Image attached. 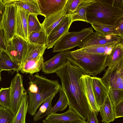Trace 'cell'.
<instances>
[{
  "mask_svg": "<svg viewBox=\"0 0 123 123\" xmlns=\"http://www.w3.org/2000/svg\"><path fill=\"white\" fill-rule=\"evenodd\" d=\"M56 73L60 79L69 108L73 110L82 119L86 120L92 110L81 78L84 74L82 71L70 62Z\"/></svg>",
  "mask_w": 123,
  "mask_h": 123,
  "instance_id": "6da1fadb",
  "label": "cell"
},
{
  "mask_svg": "<svg viewBox=\"0 0 123 123\" xmlns=\"http://www.w3.org/2000/svg\"><path fill=\"white\" fill-rule=\"evenodd\" d=\"M27 90L29 97L28 112L34 116L40 106L49 98L62 89L58 80L49 79L37 73L29 75Z\"/></svg>",
  "mask_w": 123,
  "mask_h": 123,
  "instance_id": "7a4b0ae2",
  "label": "cell"
},
{
  "mask_svg": "<svg viewBox=\"0 0 123 123\" xmlns=\"http://www.w3.org/2000/svg\"><path fill=\"white\" fill-rule=\"evenodd\" d=\"M67 59L82 70L84 74L96 76L105 70L108 55L88 53L79 49L64 51Z\"/></svg>",
  "mask_w": 123,
  "mask_h": 123,
  "instance_id": "3957f363",
  "label": "cell"
},
{
  "mask_svg": "<svg viewBox=\"0 0 123 123\" xmlns=\"http://www.w3.org/2000/svg\"><path fill=\"white\" fill-rule=\"evenodd\" d=\"M87 23L114 25L123 17V9L115 6L114 0H95L87 9Z\"/></svg>",
  "mask_w": 123,
  "mask_h": 123,
  "instance_id": "277c9868",
  "label": "cell"
},
{
  "mask_svg": "<svg viewBox=\"0 0 123 123\" xmlns=\"http://www.w3.org/2000/svg\"><path fill=\"white\" fill-rule=\"evenodd\" d=\"M93 32L92 27L84 28L77 31L68 32L55 43L52 52L68 50L78 46L84 40Z\"/></svg>",
  "mask_w": 123,
  "mask_h": 123,
  "instance_id": "5b68a950",
  "label": "cell"
},
{
  "mask_svg": "<svg viewBox=\"0 0 123 123\" xmlns=\"http://www.w3.org/2000/svg\"><path fill=\"white\" fill-rule=\"evenodd\" d=\"M23 76L18 72L12 79L10 88V109L14 116L17 113L24 95L27 93L23 84Z\"/></svg>",
  "mask_w": 123,
  "mask_h": 123,
  "instance_id": "8992f818",
  "label": "cell"
},
{
  "mask_svg": "<svg viewBox=\"0 0 123 123\" xmlns=\"http://www.w3.org/2000/svg\"><path fill=\"white\" fill-rule=\"evenodd\" d=\"M101 80L109 90L123 91V62L106 69Z\"/></svg>",
  "mask_w": 123,
  "mask_h": 123,
  "instance_id": "52a82bcc",
  "label": "cell"
},
{
  "mask_svg": "<svg viewBox=\"0 0 123 123\" xmlns=\"http://www.w3.org/2000/svg\"><path fill=\"white\" fill-rule=\"evenodd\" d=\"M5 6V11L0 26L4 31L7 43L15 36L16 6L13 3Z\"/></svg>",
  "mask_w": 123,
  "mask_h": 123,
  "instance_id": "ba28073f",
  "label": "cell"
},
{
  "mask_svg": "<svg viewBox=\"0 0 123 123\" xmlns=\"http://www.w3.org/2000/svg\"><path fill=\"white\" fill-rule=\"evenodd\" d=\"M27 43L28 41L16 36L7 43L6 51L19 68L26 54Z\"/></svg>",
  "mask_w": 123,
  "mask_h": 123,
  "instance_id": "9c48e42d",
  "label": "cell"
},
{
  "mask_svg": "<svg viewBox=\"0 0 123 123\" xmlns=\"http://www.w3.org/2000/svg\"><path fill=\"white\" fill-rule=\"evenodd\" d=\"M123 40V38L120 37L104 35L95 31L84 40L78 47L80 49L90 46L106 45Z\"/></svg>",
  "mask_w": 123,
  "mask_h": 123,
  "instance_id": "30bf717a",
  "label": "cell"
},
{
  "mask_svg": "<svg viewBox=\"0 0 123 123\" xmlns=\"http://www.w3.org/2000/svg\"><path fill=\"white\" fill-rule=\"evenodd\" d=\"M15 6V36L28 41V19L30 13L22 7Z\"/></svg>",
  "mask_w": 123,
  "mask_h": 123,
  "instance_id": "8fae6325",
  "label": "cell"
},
{
  "mask_svg": "<svg viewBox=\"0 0 123 123\" xmlns=\"http://www.w3.org/2000/svg\"><path fill=\"white\" fill-rule=\"evenodd\" d=\"M72 23L69 15L67 14L65 18L52 31L48 36L46 48H52L62 37L68 32Z\"/></svg>",
  "mask_w": 123,
  "mask_h": 123,
  "instance_id": "7c38bea8",
  "label": "cell"
},
{
  "mask_svg": "<svg viewBox=\"0 0 123 123\" xmlns=\"http://www.w3.org/2000/svg\"><path fill=\"white\" fill-rule=\"evenodd\" d=\"M69 62L67 58L64 51L59 52L52 58L44 62L41 70L45 74L56 73Z\"/></svg>",
  "mask_w": 123,
  "mask_h": 123,
  "instance_id": "4fadbf2b",
  "label": "cell"
},
{
  "mask_svg": "<svg viewBox=\"0 0 123 123\" xmlns=\"http://www.w3.org/2000/svg\"><path fill=\"white\" fill-rule=\"evenodd\" d=\"M68 0H37L41 15L45 17L64 9Z\"/></svg>",
  "mask_w": 123,
  "mask_h": 123,
  "instance_id": "5bb4252c",
  "label": "cell"
},
{
  "mask_svg": "<svg viewBox=\"0 0 123 123\" xmlns=\"http://www.w3.org/2000/svg\"><path fill=\"white\" fill-rule=\"evenodd\" d=\"M92 88L95 100L99 109L104 103L109 90L102 81L100 78L92 77Z\"/></svg>",
  "mask_w": 123,
  "mask_h": 123,
  "instance_id": "9a60e30c",
  "label": "cell"
},
{
  "mask_svg": "<svg viewBox=\"0 0 123 123\" xmlns=\"http://www.w3.org/2000/svg\"><path fill=\"white\" fill-rule=\"evenodd\" d=\"M67 12L63 9L45 17L41 24L43 28L48 36L52 31L66 17Z\"/></svg>",
  "mask_w": 123,
  "mask_h": 123,
  "instance_id": "2e32d148",
  "label": "cell"
},
{
  "mask_svg": "<svg viewBox=\"0 0 123 123\" xmlns=\"http://www.w3.org/2000/svg\"><path fill=\"white\" fill-rule=\"evenodd\" d=\"M43 55L23 63L19 67L18 72L23 74H33L39 72L41 69L44 63Z\"/></svg>",
  "mask_w": 123,
  "mask_h": 123,
  "instance_id": "e0dca14e",
  "label": "cell"
},
{
  "mask_svg": "<svg viewBox=\"0 0 123 123\" xmlns=\"http://www.w3.org/2000/svg\"><path fill=\"white\" fill-rule=\"evenodd\" d=\"M47 115L45 119L52 123L79 120L82 119L73 110L69 108L64 113L57 114L53 112Z\"/></svg>",
  "mask_w": 123,
  "mask_h": 123,
  "instance_id": "ac0fdd59",
  "label": "cell"
},
{
  "mask_svg": "<svg viewBox=\"0 0 123 123\" xmlns=\"http://www.w3.org/2000/svg\"><path fill=\"white\" fill-rule=\"evenodd\" d=\"M123 61V41L117 43L108 55L106 66L111 67Z\"/></svg>",
  "mask_w": 123,
  "mask_h": 123,
  "instance_id": "d6986e66",
  "label": "cell"
},
{
  "mask_svg": "<svg viewBox=\"0 0 123 123\" xmlns=\"http://www.w3.org/2000/svg\"><path fill=\"white\" fill-rule=\"evenodd\" d=\"M87 98L92 111L97 114L99 111L93 92L92 85V76L83 74L81 77Z\"/></svg>",
  "mask_w": 123,
  "mask_h": 123,
  "instance_id": "ffe728a7",
  "label": "cell"
},
{
  "mask_svg": "<svg viewBox=\"0 0 123 123\" xmlns=\"http://www.w3.org/2000/svg\"><path fill=\"white\" fill-rule=\"evenodd\" d=\"M19 66L12 59L7 52L2 49L0 52V73L6 71L12 74L18 72Z\"/></svg>",
  "mask_w": 123,
  "mask_h": 123,
  "instance_id": "44dd1931",
  "label": "cell"
},
{
  "mask_svg": "<svg viewBox=\"0 0 123 123\" xmlns=\"http://www.w3.org/2000/svg\"><path fill=\"white\" fill-rule=\"evenodd\" d=\"M101 121L104 123H109L115 119L113 106L109 94L106 97L103 105L99 108Z\"/></svg>",
  "mask_w": 123,
  "mask_h": 123,
  "instance_id": "7402d4cb",
  "label": "cell"
},
{
  "mask_svg": "<svg viewBox=\"0 0 123 123\" xmlns=\"http://www.w3.org/2000/svg\"><path fill=\"white\" fill-rule=\"evenodd\" d=\"M95 0H83L78 5L75 10L69 15L72 22L80 21L87 23L86 13L88 7L93 3Z\"/></svg>",
  "mask_w": 123,
  "mask_h": 123,
  "instance_id": "603a6c76",
  "label": "cell"
},
{
  "mask_svg": "<svg viewBox=\"0 0 123 123\" xmlns=\"http://www.w3.org/2000/svg\"><path fill=\"white\" fill-rule=\"evenodd\" d=\"M46 49V44H35L28 41L27 50L22 64L43 55Z\"/></svg>",
  "mask_w": 123,
  "mask_h": 123,
  "instance_id": "cb8c5ba5",
  "label": "cell"
},
{
  "mask_svg": "<svg viewBox=\"0 0 123 123\" xmlns=\"http://www.w3.org/2000/svg\"><path fill=\"white\" fill-rule=\"evenodd\" d=\"M119 42H115L106 45L90 46L78 49L88 53L108 55L114 46Z\"/></svg>",
  "mask_w": 123,
  "mask_h": 123,
  "instance_id": "d4e9b609",
  "label": "cell"
},
{
  "mask_svg": "<svg viewBox=\"0 0 123 123\" xmlns=\"http://www.w3.org/2000/svg\"><path fill=\"white\" fill-rule=\"evenodd\" d=\"M15 5L20 6L30 13L41 15L37 0H12Z\"/></svg>",
  "mask_w": 123,
  "mask_h": 123,
  "instance_id": "484cf974",
  "label": "cell"
},
{
  "mask_svg": "<svg viewBox=\"0 0 123 123\" xmlns=\"http://www.w3.org/2000/svg\"><path fill=\"white\" fill-rule=\"evenodd\" d=\"M29 97L27 93L24 96L19 108L14 116L12 123H25V118L28 111Z\"/></svg>",
  "mask_w": 123,
  "mask_h": 123,
  "instance_id": "4316f807",
  "label": "cell"
},
{
  "mask_svg": "<svg viewBox=\"0 0 123 123\" xmlns=\"http://www.w3.org/2000/svg\"><path fill=\"white\" fill-rule=\"evenodd\" d=\"M91 24L96 31L100 34L121 37L120 34L114 25H106L96 22H93Z\"/></svg>",
  "mask_w": 123,
  "mask_h": 123,
  "instance_id": "83f0119b",
  "label": "cell"
},
{
  "mask_svg": "<svg viewBox=\"0 0 123 123\" xmlns=\"http://www.w3.org/2000/svg\"><path fill=\"white\" fill-rule=\"evenodd\" d=\"M59 92V97L55 105L49 111L42 116L39 120L51 112L61 111L66 108L68 105V102L65 94L62 89Z\"/></svg>",
  "mask_w": 123,
  "mask_h": 123,
  "instance_id": "f1b7e54d",
  "label": "cell"
},
{
  "mask_svg": "<svg viewBox=\"0 0 123 123\" xmlns=\"http://www.w3.org/2000/svg\"><path fill=\"white\" fill-rule=\"evenodd\" d=\"M36 14L30 13L28 19V36L33 32L40 31L43 29L41 24L39 21Z\"/></svg>",
  "mask_w": 123,
  "mask_h": 123,
  "instance_id": "f546056e",
  "label": "cell"
},
{
  "mask_svg": "<svg viewBox=\"0 0 123 123\" xmlns=\"http://www.w3.org/2000/svg\"><path fill=\"white\" fill-rule=\"evenodd\" d=\"M48 36L43 29L40 31L33 32L29 36L28 41L38 44H46Z\"/></svg>",
  "mask_w": 123,
  "mask_h": 123,
  "instance_id": "4dcf8cb0",
  "label": "cell"
},
{
  "mask_svg": "<svg viewBox=\"0 0 123 123\" xmlns=\"http://www.w3.org/2000/svg\"><path fill=\"white\" fill-rule=\"evenodd\" d=\"M56 95L54 94L52 95L44 101L40 107L38 112L34 115L33 118L34 121H36L39 120L43 114L47 112L52 108L51 102L53 98Z\"/></svg>",
  "mask_w": 123,
  "mask_h": 123,
  "instance_id": "1f68e13d",
  "label": "cell"
},
{
  "mask_svg": "<svg viewBox=\"0 0 123 123\" xmlns=\"http://www.w3.org/2000/svg\"><path fill=\"white\" fill-rule=\"evenodd\" d=\"M10 88H1L0 89V105L10 109Z\"/></svg>",
  "mask_w": 123,
  "mask_h": 123,
  "instance_id": "d6a6232c",
  "label": "cell"
},
{
  "mask_svg": "<svg viewBox=\"0 0 123 123\" xmlns=\"http://www.w3.org/2000/svg\"><path fill=\"white\" fill-rule=\"evenodd\" d=\"M14 117L8 109L0 105V123H12Z\"/></svg>",
  "mask_w": 123,
  "mask_h": 123,
  "instance_id": "836d02e7",
  "label": "cell"
},
{
  "mask_svg": "<svg viewBox=\"0 0 123 123\" xmlns=\"http://www.w3.org/2000/svg\"><path fill=\"white\" fill-rule=\"evenodd\" d=\"M109 95L113 106L123 100V91L116 89L109 90Z\"/></svg>",
  "mask_w": 123,
  "mask_h": 123,
  "instance_id": "e575fe53",
  "label": "cell"
},
{
  "mask_svg": "<svg viewBox=\"0 0 123 123\" xmlns=\"http://www.w3.org/2000/svg\"><path fill=\"white\" fill-rule=\"evenodd\" d=\"M83 0H68L64 10L67 12L66 14L70 15L76 9L79 4Z\"/></svg>",
  "mask_w": 123,
  "mask_h": 123,
  "instance_id": "d590c367",
  "label": "cell"
},
{
  "mask_svg": "<svg viewBox=\"0 0 123 123\" xmlns=\"http://www.w3.org/2000/svg\"><path fill=\"white\" fill-rule=\"evenodd\" d=\"M115 119L123 117V100L115 106H113Z\"/></svg>",
  "mask_w": 123,
  "mask_h": 123,
  "instance_id": "8d00e7d4",
  "label": "cell"
},
{
  "mask_svg": "<svg viewBox=\"0 0 123 123\" xmlns=\"http://www.w3.org/2000/svg\"><path fill=\"white\" fill-rule=\"evenodd\" d=\"M96 112L93 111H91L89 114L86 123H99L97 117Z\"/></svg>",
  "mask_w": 123,
  "mask_h": 123,
  "instance_id": "74e56055",
  "label": "cell"
},
{
  "mask_svg": "<svg viewBox=\"0 0 123 123\" xmlns=\"http://www.w3.org/2000/svg\"><path fill=\"white\" fill-rule=\"evenodd\" d=\"M114 25L120 34L121 37L123 38V17L119 19Z\"/></svg>",
  "mask_w": 123,
  "mask_h": 123,
  "instance_id": "f35d334b",
  "label": "cell"
},
{
  "mask_svg": "<svg viewBox=\"0 0 123 123\" xmlns=\"http://www.w3.org/2000/svg\"><path fill=\"white\" fill-rule=\"evenodd\" d=\"M7 43L6 41L4 31L0 27V48L6 51Z\"/></svg>",
  "mask_w": 123,
  "mask_h": 123,
  "instance_id": "ab89813d",
  "label": "cell"
},
{
  "mask_svg": "<svg viewBox=\"0 0 123 123\" xmlns=\"http://www.w3.org/2000/svg\"><path fill=\"white\" fill-rule=\"evenodd\" d=\"M5 9V6L4 5L1 0H0V22L2 20Z\"/></svg>",
  "mask_w": 123,
  "mask_h": 123,
  "instance_id": "60d3db41",
  "label": "cell"
},
{
  "mask_svg": "<svg viewBox=\"0 0 123 123\" xmlns=\"http://www.w3.org/2000/svg\"><path fill=\"white\" fill-rule=\"evenodd\" d=\"M52 123H86V121L83 119L79 120L63 122H56Z\"/></svg>",
  "mask_w": 123,
  "mask_h": 123,
  "instance_id": "b9f144b4",
  "label": "cell"
},
{
  "mask_svg": "<svg viewBox=\"0 0 123 123\" xmlns=\"http://www.w3.org/2000/svg\"><path fill=\"white\" fill-rule=\"evenodd\" d=\"M43 123H52L51 121L47 120L46 119L43 120Z\"/></svg>",
  "mask_w": 123,
  "mask_h": 123,
  "instance_id": "7bdbcfd3",
  "label": "cell"
},
{
  "mask_svg": "<svg viewBox=\"0 0 123 123\" xmlns=\"http://www.w3.org/2000/svg\"><path fill=\"white\" fill-rule=\"evenodd\" d=\"M1 76L0 73V81H1Z\"/></svg>",
  "mask_w": 123,
  "mask_h": 123,
  "instance_id": "ee69618b",
  "label": "cell"
},
{
  "mask_svg": "<svg viewBox=\"0 0 123 123\" xmlns=\"http://www.w3.org/2000/svg\"><path fill=\"white\" fill-rule=\"evenodd\" d=\"M2 49H1V48H0V50H2Z\"/></svg>",
  "mask_w": 123,
  "mask_h": 123,
  "instance_id": "f6af8a7d",
  "label": "cell"
},
{
  "mask_svg": "<svg viewBox=\"0 0 123 123\" xmlns=\"http://www.w3.org/2000/svg\"></svg>",
  "mask_w": 123,
  "mask_h": 123,
  "instance_id": "bcb514c9",
  "label": "cell"
}]
</instances>
